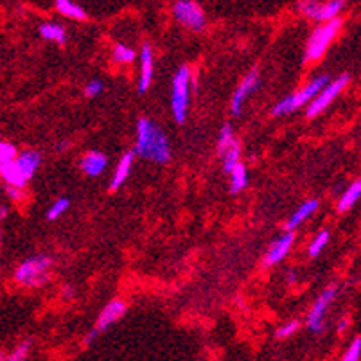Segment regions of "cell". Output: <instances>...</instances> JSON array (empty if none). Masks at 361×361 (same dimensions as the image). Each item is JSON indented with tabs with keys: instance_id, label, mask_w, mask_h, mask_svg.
<instances>
[{
	"instance_id": "obj_17",
	"label": "cell",
	"mask_w": 361,
	"mask_h": 361,
	"mask_svg": "<svg viewBox=\"0 0 361 361\" xmlns=\"http://www.w3.org/2000/svg\"><path fill=\"white\" fill-rule=\"evenodd\" d=\"M17 164H18V168L22 169V173L27 177V180H31L33 175L36 173V169L40 168L42 155L38 153V151H33V150L22 151V153L18 155Z\"/></svg>"
},
{
	"instance_id": "obj_9",
	"label": "cell",
	"mask_w": 361,
	"mask_h": 361,
	"mask_svg": "<svg viewBox=\"0 0 361 361\" xmlns=\"http://www.w3.org/2000/svg\"><path fill=\"white\" fill-rule=\"evenodd\" d=\"M347 83H349L347 74H342L340 78H336L335 81H331L326 89L318 94L317 99H315V101L308 106V112H306V115H308L309 119H313V117L320 115L322 112H326L327 108L333 105V101H335L336 97L340 96V92L347 87Z\"/></svg>"
},
{
	"instance_id": "obj_32",
	"label": "cell",
	"mask_w": 361,
	"mask_h": 361,
	"mask_svg": "<svg viewBox=\"0 0 361 361\" xmlns=\"http://www.w3.org/2000/svg\"><path fill=\"white\" fill-rule=\"evenodd\" d=\"M6 191H8V196L13 200H22L24 191L18 189V187H11V185H6Z\"/></svg>"
},
{
	"instance_id": "obj_4",
	"label": "cell",
	"mask_w": 361,
	"mask_h": 361,
	"mask_svg": "<svg viewBox=\"0 0 361 361\" xmlns=\"http://www.w3.org/2000/svg\"><path fill=\"white\" fill-rule=\"evenodd\" d=\"M53 266V259L47 256H33L22 261L15 270V281L27 288L44 286L49 281V270Z\"/></svg>"
},
{
	"instance_id": "obj_19",
	"label": "cell",
	"mask_w": 361,
	"mask_h": 361,
	"mask_svg": "<svg viewBox=\"0 0 361 361\" xmlns=\"http://www.w3.org/2000/svg\"><path fill=\"white\" fill-rule=\"evenodd\" d=\"M54 8L60 15L67 18H72V20H87V11H85L81 6H78L72 0H56L54 2Z\"/></svg>"
},
{
	"instance_id": "obj_12",
	"label": "cell",
	"mask_w": 361,
	"mask_h": 361,
	"mask_svg": "<svg viewBox=\"0 0 361 361\" xmlns=\"http://www.w3.org/2000/svg\"><path fill=\"white\" fill-rule=\"evenodd\" d=\"M293 241H295V234L293 232H284L277 241H273L272 247L266 252L265 266H275L281 261H284V257L290 254L291 247H293Z\"/></svg>"
},
{
	"instance_id": "obj_21",
	"label": "cell",
	"mask_w": 361,
	"mask_h": 361,
	"mask_svg": "<svg viewBox=\"0 0 361 361\" xmlns=\"http://www.w3.org/2000/svg\"><path fill=\"white\" fill-rule=\"evenodd\" d=\"M221 162H223V171L227 175H230L234 169L238 168L241 164V144H239V141L234 142L229 150L221 153Z\"/></svg>"
},
{
	"instance_id": "obj_33",
	"label": "cell",
	"mask_w": 361,
	"mask_h": 361,
	"mask_svg": "<svg viewBox=\"0 0 361 361\" xmlns=\"http://www.w3.org/2000/svg\"><path fill=\"white\" fill-rule=\"evenodd\" d=\"M297 281V275H295V272H290L288 273V282H290V284H293V282Z\"/></svg>"
},
{
	"instance_id": "obj_28",
	"label": "cell",
	"mask_w": 361,
	"mask_h": 361,
	"mask_svg": "<svg viewBox=\"0 0 361 361\" xmlns=\"http://www.w3.org/2000/svg\"><path fill=\"white\" fill-rule=\"evenodd\" d=\"M29 351H31V344H29V342H22V344L17 345L8 356L2 358V361H26L27 356H29Z\"/></svg>"
},
{
	"instance_id": "obj_1",
	"label": "cell",
	"mask_w": 361,
	"mask_h": 361,
	"mask_svg": "<svg viewBox=\"0 0 361 361\" xmlns=\"http://www.w3.org/2000/svg\"><path fill=\"white\" fill-rule=\"evenodd\" d=\"M135 155L141 159L151 160L157 164H168L171 160V146L168 137L153 121L139 119L137 123V137H135Z\"/></svg>"
},
{
	"instance_id": "obj_5",
	"label": "cell",
	"mask_w": 361,
	"mask_h": 361,
	"mask_svg": "<svg viewBox=\"0 0 361 361\" xmlns=\"http://www.w3.org/2000/svg\"><path fill=\"white\" fill-rule=\"evenodd\" d=\"M342 29V20L336 18L329 24H322L311 33L308 40V47H306V62H317L326 54L327 47L333 44L338 31Z\"/></svg>"
},
{
	"instance_id": "obj_3",
	"label": "cell",
	"mask_w": 361,
	"mask_h": 361,
	"mask_svg": "<svg viewBox=\"0 0 361 361\" xmlns=\"http://www.w3.org/2000/svg\"><path fill=\"white\" fill-rule=\"evenodd\" d=\"M191 92H193V78L187 65L178 67L177 74L171 83V114L177 123H185L189 112Z\"/></svg>"
},
{
	"instance_id": "obj_27",
	"label": "cell",
	"mask_w": 361,
	"mask_h": 361,
	"mask_svg": "<svg viewBox=\"0 0 361 361\" xmlns=\"http://www.w3.org/2000/svg\"><path fill=\"white\" fill-rule=\"evenodd\" d=\"M18 151L13 144L9 142H2L0 144V168H6L9 164H13L18 159Z\"/></svg>"
},
{
	"instance_id": "obj_13",
	"label": "cell",
	"mask_w": 361,
	"mask_h": 361,
	"mask_svg": "<svg viewBox=\"0 0 361 361\" xmlns=\"http://www.w3.org/2000/svg\"><path fill=\"white\" fill-rule=\"evenodd\" d=\"M155 76V58L150 45H144L141 49V72H139V92L144 94L150 89Z\"/></svg>"
},
{
	"instance_id": "obj_14",
	"label": "cell",
	"mask_w": 361,
	"mask_h": 361,
	"mask_svg": "<svg viewBox=\"0 0 361 361\" xmlns=\"http://www.w3.org/2000/svg\"><path fill=\"white\" fill-rule=\"evenodd\" d=\"M133 160H135V151H128L121 157V160L115 166L114 177H112V184H110V191H117L119 187H123L126 184V180L132 175L133 169Z\"/></svg>"
},
{
	"instance_id": "obj_25",
	"label": "cell",
	"mask_w": 361,
	"mask_h": 361,
	"mask_svg": "<svg viewBox=\"0 0 361 361\" xmlns=\"http://www.w3.org/2000/svg\"><path fill=\"white\" fill-rule=\"evenodd\" d=\"M135 56H137L135 51L124 44H117L114 47V51H112V58H114V62L123 63V65H126V63H132L133 60H135Z\"/></svg>"
},
{
	"instance_id": "obj_23",
	"label": "cell",
	"mask_w": 361,
	"mask_h": 361,
	"mask_svg": "<svg viewBox=\"0 0 361 361\" xmlns=\"http://www.w3.org/2000/svg\"><path fill=\"white\" fill-rule=\"evenodd\" d=\"M331 239V234L327 232V230H322V232H318L317 236L313 238V241L309 243L308 247V254L309 257H318L324 252V248L327 247V243H329Z\"/></svg>"
},
{
	"instance_id": "obj_20",
	"label": "cell",
	"mask_w": 361,
	"mask_h": 361,
	"mask_svg": "<svg viewBox=\"0 0 361 361\" xmlns=\"http://www.w3.org/2000/svg\"><path fill=\"white\" fill-rule=\"evenodd\" d=\"M40 36L47 42H56V44H65L67 40V33L65 27L62 24L56 22H45L40 26Z\"/></svg>"
},
{
	"instance_id": "obj_15",
	"label": "cell",
	"mask_w": 361,
	"mask_h": 361,
	"mask_svg": "<svg viewBox=\"0 0 361 361\" xmlns=\"http://www.w3.org/2000/svg\"><path fill=\"white\" fill-rule=\"evenodd\" d=\"M106 164H108L106 155L99 153V151H89V153L85 155L83 159L80 160V168L87 177L96 178L105 173Z\"/></svg>"
},
{
	"instance_id": "obj_11",
	"label": "cell",
	"mask_w": 361,
	"mask_h": 361,
	"mask_svg": "<svg viewBox=\"0 0 361 361\" xmlns=\"http://www.w3.org/2000/svg\"><path fill=\"white\" fill-rule=\"evenodd\" d=\"M126 309H128V306H126V302L121 299H115V300H112V302H108V304L103 308L101 313H99V317H97L96 327H94V329L101 335L103 331H106L108 327L112 326V324H115V322L119 320V318L124 317Z\"/></svg>"
},
{
	"instance_id": "obj_30",
	"label": "cell",
	"mask_w": 361,
	"mask_h": 361,
	"mask_svg": "<svg viewBox=\"0 0 361 361\" xmlns=\"http://www.w3.org/2000/svg\"><path fill=\"white\" fill-rule=\"evenodd\" d=\"M299 327H300V322L299 320L286 322L284 326H281L277 329V336H279V338H290L291 335H295L297 331H299Z\"/></svg>"
},
{
	"instance_id": "obj_29",
	"label": "cell",
	"mask_w": 361,
	"mask_h": 361,
	"mask_svg": "<svg viewBox=\"0 0 361 361\" xmlns=\"http://www.w3.org/2000/svg\"><path fill=\"white\" fill-rule=\"evenodd\" d=\"M361 358V338H356L353 344L349 345L345 354L342 356V361H360Z\"/></svg>"
},
{
	"instance_id": "obj_8",
	"label": "cell",
	"mask_w": 361,
	"mask_h": 361,
	"mask_svg": "<svg viewBox=\"0 0 361 361\" xmlns=\"http://www.w3.org/2000/svg\"><path fill=\"white\" fill-rule=\"evenodd\" d=\"M336 293H338V288L329 286L318 295V299L315 300V304L309 309L308 318H306V324H308L309 331H313L317 335L324 333V329H326V313L327 309H329V306L333 304Z\"/></svg>"
},
{
	"instance_id": "obj_24",
	"label": "cell",
	"mask_w": 361,
	"mask_h": 361,
	"mask_svg": "<svg viewBox=\"0 0 361 361\" xmlns=\"http://www.w3.org/2000/svg\"><path fill=\"white\" fill-rule=\"evenodd\" d=\"M236 141H238V137L234 133L232 126H230V124H223V126H221L220 137H218V153L221 155L223 151L229 150L230 146Z\"/></svg>"
},
{
	"instance_id": "obj_34",
	"label": "cell",
	"mask_w": 361,
	"mask_h": 361,
	"mask_svg": "<svg viewBox=\"0 0 361 361\" xmlns=\"http://www.w3.org/2000/svg\"><path fill=\"white\" fill-rule=\"evenodd\" d=\"M6 216H8V207L2 205V207H0V218H6Z\"/></svg>"
},
{
	"instance_id": "obj_6",
	"label": "cell",
	"mask_w": 361,
	"mask_h": 361,
	"mask_svg": "<svg viewBox=\"0 0 361 361\" xmlns=\"http://www.w3.org/2000/svg\"><path fill=\"white\" fill-rule=\"evenodd\" d=\"M345 8L344 0H329V2H317V0H304L299 4V11L308 18L320 24H329L336 20L340 11Z\"/></svg>"
},
{
	"instance_id": "obj_31",
	"label": "cell",
	"mask_w": 361,
	"mask_h": 361,
	"mask_svg": "<svg viewBox=\"0 0 361 361\" xmlns=\"http://www.w3.org/2000/svg\"><path fill=\"white\" fill-rule=\"evenodd\" d=\"M105 90V85H103V81L99 80H92L87 83V87H85V96L87 97H97L99 94Z\"/></svg>"
},
{
	"instance_id": "obj_22",
	"label": "cell",
	"mask_w": 361,
	"mask_h": 361,
	"mask_svg": "<svg viewBox=\"0 0 361 361\" xmlns=\"http://www.w3.org/2000/svg\"><path fill=\"white\" fill-rule=\"evenodd\" d=\"M248 184V169L245 164H239L238 168L230 173V193L238 194L241 193Z\"/></svg>"
},
{
	"instance_id": "obj_7",
	"label": "cell",
	"mask_w": 361,
	"mask_h": 361,
	"mask_svg": "<svg viewBox=\"0 0 361 361\" xmlns=\"http://www.w3.org/2000/svg\"><path fill=\"white\" fill-rule=\"evenodd\" d=\"M173 15H175V18H177L182 26L191 29V31H202L205 24H207L205 11L194 0H178V2H175Z\"/></svg>"
},
{
	"instance_id": "obj_10",
	"label": "cell",
	"mask_w": 361,
	"mask_h": 361,
	"mask_svg": "<svg viewBox=\"0 0 361 361\" xmlns=\"http://www.w3.org/2000/svg\"><path fill=\"white\" fill-rule=\"evenodd\" d=\"M259 83L261 80H259V71H257V69L250 71L245 78H243V81L239 83L236 92H234L232 99H230V112H232V115L241 114L245 101L250 97L252 92H256V90L259 89Z\"/></svg>"
},
{
	"instance_id": "obj_16",
	"label": "cell",
	"mask_w": 361,
	"mask_h": 361,
	"mask_svg": "<svg viewBox=\"0 0 361 361\" xmlns=\"http://www.w3.org/2000/svg\"><path fill=\"white\" fill-rule=\"evenodd\" d=\"M318 207H320V203H318L317 198L313 200H308V202H304L302 205H300L299 209H297L293 214L290 216V220L286 221V232H293V230L297 229V227H300L302 223H304L308 218H311L315 214V212L318 211Z\"/></svg>"
},
{
	"instance_id": "obj_35",
	"label": "cell",
	"mask_w": 361,
	"mask_h": 361,
	"mask_svg": "<svg viewBox=\"0 0 361 361\" xmlns=\"http://www.w3.org/2000/svg\"><path fill=\"white\" fill-rule=\"evenodd\" d=\"M345 326H347V320H342V322H340V324H338V329H340V331H344Z\"/></svg>"
},
{
	"instance_id": "obj_2",
	"label": "cell",
	"mask_w": 361,
	"mask_h": 361,
	"mask_svg": "<svg viewBox=\"0 0 361 361\" xmlns=\"http://www.w3.org/2000/svg\"><path fill=\"white\" fill-rule=\"evenodd\" d=\"M329 83L331 81L327 76H318V78H315V80L309 81L306 87H302V89L297 90V92L290 94V96L284 97L282 101H279L277 105L272 108V115H275V117H281V115H290V114H293L295 110H299V108H302V106H306V105L309 106L311 103L315 101V99H317L318 94L326 89Z\"/></svg>"
},
{
	"instance_id": "obj_18",
	"label": "cell",
	"mask_w": 361,
	"mask_h": 361,
	"mask_svg": "<svg viewBox=\"0 0 361 361\" xmlns=\"http://www.w3.org/2000/svg\"><path fill=\"white\" fill-rule=\"evenodd\" d=\"M360 198H361V177L349 185L347 189H345V193L340 196L336 209H338V212H347L353 205H356V202Z\"/></svg>"
},
{
	"instance_id": "obj_26",
	"label": "cell",
	"mask_w": 361,
	"mask_h": 361,
	"mask_svg": "<svg viewBox=\"0 0 361 361\" xmlns=\"http://www.w3.org/2000/svg\"><path fill=\"white\" fill-rule=\"evenodd\" d=\"M71 207V200L69 198H58L56 202L47 209V220L54 221L58 218H62L67 211Z\"/></svg>"
}]
</instances>
